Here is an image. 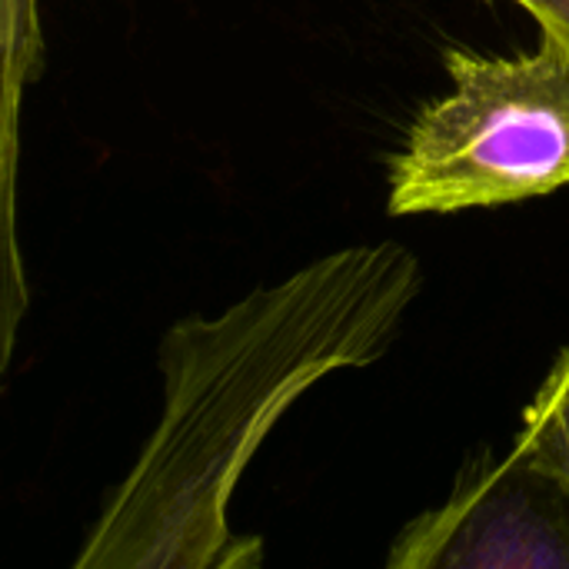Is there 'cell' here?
Segmentation results:
<instances>
[{
    "label": "cell",
    "instance_id": "cell-1",
    "mask_svg": "<svg viewBox=\"0 0 569 569\" xmlns=\"http://www.w3.org/2000/svg\"><path fill=\"white\" fill-rule=\"evenodd\" d=\"M420 260L393 243L333 250L160 343L163 407L107 493L73 569H253L233 493L277 420L323 377L380 360L420 297Z\"/></svg>",
    "mask_w": 569,
    "mask_h": 569
},
{
    "label": "cell",
    "instance_id": "cell-2",
    "mask_svg": "<svg viewBox=\"0 0 569 569\" xmlns=\"http://www.w3.org/2000/svg\"><path fill=\"white\" fill-rule=\"evenodd\" d=\"M453 90L423 107L390 163L393 217L547 197L569 183V53L447 50Z\"/></svg>",
    "mask_w": 569,
    "mask_h": 569
},
{
    "label": "cell",
    "instance_id": "cell-3",
    "mask_svg": "<svg viewBox=\"0 0 569 569\" xmlns=\"http://www.w3.org/2000/svg\"><path fill=\"white\" fill-rule=\"evenodd\" d=\"M390 569H569V490L517 447L463 470L447 503L400 530Z\"/></svg>",
    "mask_w": 569,
    "mask_h": 569
},
{
    "label": "cell",
    "instance_id": "cell-4",
    "mask_svg": "<svg viewBox=\"0 0 569 569\" xmlns=\"http://www.w3.org/2000/svg\"><path fill=\"white\" fill-rule=\"evenodd\" d=\"M43 67V33L37 0H0V200H3V257L7 277L20 280L13 240V173H17V117L23 90Z\"/></svg>",
    "mask_w": 569,
    "mask_h": 569
},
{
    "label": "cell",
    "instance_id": "cell-5",
    "mask_svg": "<svg viewBox=\"0 0 569 569\" xmlns=\"http://www.w3.org/2000/svg\"><path fill=\"white\" fill-rule=\"evenodd\" d=\"M517 450L569 490V350L560 353L527 407Z\"/></svg>",
    "mask_w": 569,
    "mask_h": 569
},
{
    "label": "cell",
    "instance_id": "cell-6",
    "mask_svg": "<svg viewBox=\"0 0 569 569\" xmlns=\"http://www.w3.org/2000/svg\"><path fill=\"white\" fill-rule=\"evenodd\" d=\"M540 23V33L569 53V0H513Z\"/></svg>",
    "mask_w": 569,
    "mask_h": 569
}]
</instances>
